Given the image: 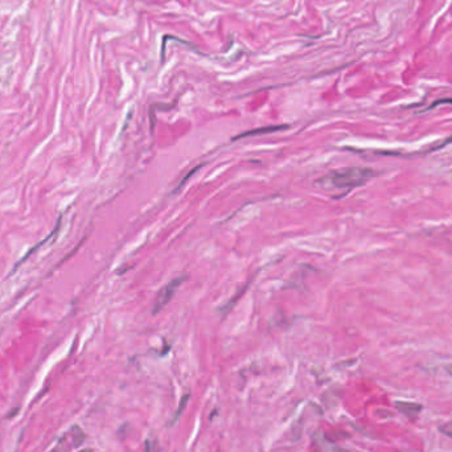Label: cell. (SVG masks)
I'll return each instance as SVG.
<instances>
[{"label":"cell","instance_id":"9","mask_svg":"<svg viewBox=\"0 0 452 452\" xmlns=\"http://www.w3.org/2000/svg\"><path fill=\"white\" fill-rule=\"evenodd\" d=\"M91 451H93V449L88 448V449H84V451H79V452H91Z\"/></svg>","mask_w":452,"mask_h":452},{"label":"cell","instance_id":"3","mask_svg":"<svg viewBox=\"0 0 452 452\" xmlns=\"http://www.w3.org/2000/svg\"><path fill=\"white\" fill-rule=\"evenodd\" d=\"M396 407L398 412H401L402 414L407 415V417L410 418L417 417V415L422 412V405L421 403H417V402L397 401Z\"/></svg>","mask_w":452,"mask_h":452},{"label":"cell","instance_id":"6","mask_svg":"<svg viewBox=\"0 0 452 452\" xmlns=\"http://www.w3.org/2000/svg\"><path fill=\"white\" fill-rule=\"evenodd\" d=\"M202 166H204V164H200V166H197V167H196L195 170H192V171H191V172H189V173H188V175H187V176H186V177H184V179H182V180H181V181H180L179 187H177V188H176V189H175V192H173V193H176V192H177V191H180V189H181V188H182V186H184V184H186V182H187V181H188V179H189V177H192V175H193V173H196V172H197V171H198V170H200V168H201V167H202Z\"/></svg>","mask_w":452,"mask_h":452},{"label":"cell","instance_id":"7","mask_svg":"<svg viewBox=\"0 0 452 452\" xmlns=\"http://www.w3.org/2000/svg\"><path fill=\"white\" fill-rule=\"evenodd\" d=\"M157 447V442L156 440H151L147 439L146 440V446H145V452H157L156 449Z\"/></svg>","mask_w":452,"mask_h":452},{"label":"cell","instance_id":"4","mask_svg":"<svg viewBox=\"0 0 452 452\" xmlns=\"http://www.w3.org/2000/svg\"><path fill=\"white\" fill-rule=\"evenodd\" d=\"M283 129H287V126H270V127H262V129H257V130H251V131H246L243 134H239V135L234 136V140L237 139H242V138H246V136H254V135H262V134H269V132H274V131H278V130H283Z\"/></svg>","mask_w":452,"mask_h":452},{"label":"cell","instance_id":"5","mask_svg":"<svg viewBox=\"0 0 452 452\" xmlns=\"http://www.w3.org/2000/svg\"><path fill=\"white\" fill-rule=\"evenodd\" d=\"M188 401H189V396L188 394H186V396L182 397L181 398V401H180V405H179V407H177V410H176V413L175 414H173V417H172V419H171L170 421V423H168V426H173V424H176V422L179 421V418H180V415L182 414V412H184V410H186V407H187V405H188Z\"/></svg>","mask_w":452,"mask_h":452},{"label":"cell","instance_id":"2","mask_svg":"<svg viewBox=\"0 0 452 452\" xmlns=\"http://www.w3.org/2000/svg\"><path fill=\"white\" fill-rule=\"evenodd\" d=\"M186 279H187V275L177 276V278L171 280L168 284H166V286L160 290V292H159V295H157L156 298V301H155L154 307H152V314L154 315L159 314V312H160L161 310L170 303L171 299H172L173 295H175L176 290L179 289L182 283L186 282Z\"/></svg>","mask_w":452,"mask_h":452},{"label":"cell","instance_id":"8","mask_svg":"<svg viewBox=\"0 0 452 452\" xmlns=\"http://www.w3.org/2000/svg\"><path fill=\"white\" fill-rule=\"evenodd\" d=\"M439 431L443 434V435H446V437L452 438V423H444L442 426H439Z\"/></svg>","mask_w":452,"mask_h":452},{"label":"cell","instance_id":"1","mask_svg":"<svg viewBox=\"0 0 452 452\" xmlns=\"http://www.w3.org/2000/svg\"><path fill=\"white\" fill-rule=\"evenodd\" d=\"M373 176V171L369 168H344L328 173L319 180L323 187L336 189H352L362 186Z\"/></svg>","mask_w":452,"mask_h":452}]
</instances>
